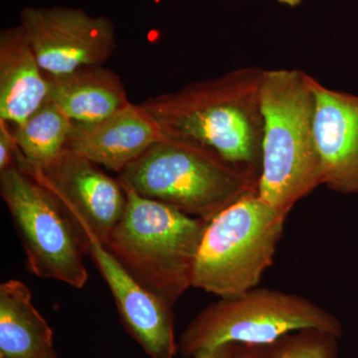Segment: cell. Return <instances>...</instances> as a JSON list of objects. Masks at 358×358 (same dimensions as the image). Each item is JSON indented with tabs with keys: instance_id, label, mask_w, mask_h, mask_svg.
<instances>
[{
	"instance_id": "obj_19",
	"label": "cell",
	"mask_w": 358,
	"mask_h": 358,
	"mask_svg": "<svg viewBox=\"0 0 358 358\" xmlns=\"http://www.w3.org/2000/svg\"><path fill=\"white\" fill-rule=\"evenodd\" d=\"M266 346L234 345L231 358H267Z\"/></svg>"
},
{
	"instance_id": "obj_12",
	"label": "cell",
	"mask_w": 358,
	"mask_h": 358,
	"mask_svg": "<svg viewBox=\"0 0 358 358\" xmlns=\"http://www.w3.org/2000/svg\"><path fill=\"white\" fill-rule=\"evenodd\" d=\"M164 136L141 103L129 102L100 121L74 122L66 150L117 174Z\"/></svg>"
},
{
	"instance_id": "obj_6",
	"label": "cell",
	"mask_w": 358,
	"mask_h": 358,
	"mask_svg": "<svg viewBox=\"0 0 358 358\" xmlns=\"http://www.w3.org/2000/svg\"><path fill=\"white\" fill-rule=\"evenodd\" d=\"M303 329H319L338 338L343 334L338 317L315 301L256 287L207 306L183 331L178 352L193 357L227 345H270Z\"/></svg>"
},
{
	"instance_id": "obj_18",
	"label": "cell",
	"mask_w": 358,
	"mask_h": 358,
	"mask_svg": "<svg viewBox=\"0 0 358 358\" xmlns=\"http://www.w3.org/2000/svg\"><path fill=\"white\" fill-rule=\"evenodd\" d=\"M8 122L0 119V173L15 166L20 155L13 127Z\"/></svg>"
},
{
	"instance_id": "obj_21",
	"label": "cell",
	"mask_w": 358,
	"mask_h": 358,
	"mask_svg": "<svg viewBox=\"0 0 358 358\" xmlns=\"http://www.w3.org/2000/svg\"><path fill=\"white\" fill-rule=\"evenodd\" d=\"M282 6L296 7L300 6L303 0H278Z\"/></svg>"
},
{
	"instance_id": "obj_16",
	"label": "cell",
	"mask_w": 358,
	"mask_h": 358,
	"mask_svg": "<svg viewBox=\"0 0 358 358\" xmlns=\"http://www.w3.org/2000/svg\"><path fill=\"white\" fill-rule=\"evenodd\" d=\"M74 122L55 103L47 100L22 124L13 126L20 155L18 166L40 169L64 152Z\"/></svg>"
},
{
	"instance_id": "obj_3",
	"label": "cell",
	"mask_w": 358,
	"mask_h": 358,
	"mask_svg": "<svg viewBox=\"0 0 358 358\" xmlns=\"http://www.w3.org/2000/svg\"><path fill=\"white\" fill-rule=\"evenodd\" d=\"M124 189L211 220L258 192L259 176L194 141L164 136L117 174Z\"/></svg>"
},
{
	"instance_id": "obj_22",
	"label": "cell",
	"mask_w": 358,
	"mask_h": 358,
	"mask_svg": "<svg viewBox=\"0 0 358 358\" xmlns=\"http://www.w3.org/2000/svg\"><path fill=\"white\" fill-rule=\"evenodd\" d=\"M48 358H57V357H56L55 353H54V355H51V357H48Z\"/></svg>"
},
{
	"instance_id": "obj_20",
	"label": "cell",
	"mask_w": 358,
	"mask_h": 358,
	"mask_svg": "<svg viewBox=\"0 0 358 358\" xmlns=\"http://www.w3.org/2000/svg\"><path fill=\"white\" fill-rule=\"evenodd\" d=\"M233 345H223L215 348V350L200 352L196 353L193 358H231Z\"/></svg>"
},
{
	"instance_id": "obj_9",
	"label": "cell",
	"mask_w": 358,
	"mask_h": 358,
	"mask_svg": "<svg viewBox=\"0 0 358 358\" xmlns=\"http://www.w3.org/2000/svg\"><path fill=\"white\" fill-rule=\"evenodd\" d=\"M18 166L60 202L81 230L90 231L103 244L126 211L128 195L121 181L70 150L40 169Z\"/></svg>"
},
{
	"instance_id": "obj_8",
	"label": "cell",
	"mask_w": 358,
	"mask_h": 358,
	"mask_svg": "<svg viewBox=\"0 0 358 358\" xmlns=\"http://www.w3.org/2000/svg\"><path fill=\"white\" fill-rule=\"evenodd\" d=\"M41 69L58 76L87 67L103 65L117 49L114 23L72 7L28 6L20 13V24Z\"/></svg>"
},
{
	"instance_id": "obj_15",
	"label": "cell",
	"mask_w": 358,
	"mask_h": 358,
	"mask_svg": "<svg viewBox=\"0 0 358 358\" xmlns=\"http://www.w3.org/2000/svg\"><path fill=\"white\" fill-rule=\"evenodd\" d=\"M53 331L32 303L24 282L0 285V358H48L54 355Z\"/></svg>"
},
{
	"instance_id": "obj_2",
	"label": "cell",
	"mask_w": 358,
	"mask_h": 358,
	"mask_svg": "<svg viewBox=\"0 0 358 358\" xmlns=\"http://www.w3.org/2000/svg\"><path fill=\"white\" fill-rule=\"evenodd\" d=\"M310 78L298 69H264L261 84L264 133L258 193L288 213L322 185Z\"/></svg>"
},
{
	"instance_id": "obj_11",
	"label": "cell",
	"mask_w": 358,
	"mask_h": 358,
	"mask_svg": "<svg viewBox=\"0 0 358 358\" xmlns=\"http://www.w3.org/2000/svg\"><path fill=\"white\" fill-rule=\"evenodd\" d=\"M310 83L322 185L343 194L358 193V96L327 88L313 77Z\"/></svg>"
},
{
	"instance_id": "obj_1",
	"label": "cell",
	"mask_w": 358,
	"mask_h": 358,
	"mask_svg": "<svg viewBox=\"0 0 358 358\" xmlns=\"http://www.w3.org/2000/svg\"><path fill=\"white\" fill-rule=\"evenodd\" d=\"M263 73L262 68L255 66L239 68L152 96L141 105L167 136L210 148L260 178Z\"/></svg>"
},
{
	"instance_id": "obj_13",
	"label": "cell",
	"mask_w": 358,
	"mask_h": 358,
	"mask_svg": "<svg viewBox=\"0 0 358 358\" xmlns=\"http://www.w3.org/2000/svg\"><path fill=\"white\" fill-rule=\"evenodd\" d=\"M48 98V82L20 25L0 33V119L24 122Z\"/></svg>"
},
{
	"instance_id": "obj_4",
	"label": "cell",
	"mask_w": 358,
	"mask_h": 358,
	"mask_svg": "<svg viewBox=\"0 0 358 358\" xmlns=\"http://www.w3.org/2000/svg\"><path fill=\"white\" fill-rule=\"evenodd\" d=\"M126 192V211L103 245L136 281L173 308L192 287L210 220Z\"/></svg>"
},
{
	"instance_id": "obj_10",
	"label": "cell",
	"mask_w": 358,
	"mask_h": 358,
	"mask_svg": "<svg viewBox=\"0 0 358 358\" xmlns=\"http://www.w3.org/2000/svg\"><path fill=\"white\" fill-rule=\"evenodd\" d=\"M82 231L88 255L107 282L128 333L150 358H174L178 343L173 307L136 281L98 238L88 230Z\"/></svg>"
},
{
	"instance_id": "obj_7",
	"label": "cell",
	"mask_w": 358,
	"mask_h": 358,
	"mask_svg": "<svg viewBox=\"0 0 358 358\" xmlns=\"http://www.w3.org/2000/svg\"><path fill=\"white\" fill-rule=\"evenodd\" d=\"M0 194L20 235L27 270L41 279L84 288L86 238L60 202L16 164L0 173Z\"/></svg>"
},
{
	"instance_id": "obj_14",
	"label": "cell",
	"mask_w": 358,
	"mask_h": 358,
	"mask_svg": "<svg viewBox=\"0 0 358 358\" xmlns=\"http://www.w3.org/2000/svg\"><path fill=\"white\" fill-rule=\"evenodd\" d=\"M46 78L49 100L75 122L100 121L129 103L121 78L103 65Z\"/></svg>"
},
{
	"instance_id": "obj_17",
	"label": "cell",
	"mask_w": 358,
	"mask_h": 358,
	"mask_svg": "<svg viewBox=\"0 0 358 358\" xmlns=\"http://www.w3.org/2000/svg\"><path fill=\"white\" fill-rule=\"evenodd\" d=\"M338 336L319 329H303L266 346L267 358H336Z\"/></svg>"
},
{
	"instance_id": "obj_5",
	"label": "cell",
	"mask_w": 358,
	"mask_h": 358,
	"mask_svg": "<svg viewBox=\"0 0 358 358\" xmlns=\"http://www.w3.org/2000/svg\"><path fill=\"white\" fill-rule=\"evenodd\" d=\"M288 215L258 192L219 212L205 230L193 288L225 298L258 287L274 262Z\"/></svg>"
}]
</instances>
